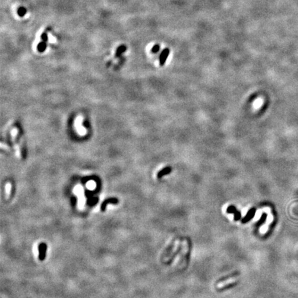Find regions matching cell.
<instances>
[{
  "label": "cell",
  "instance_id": "7",
  "mask_svg": "<svg viewBox=\"0 0 298 298\" xmlns=\"http://www.w3.org/2000/svg\"><path fill=\"white\" fill-rule=\"evenodd\" d=\"M46 44L45 42H42L38 44L37 45V50L40 53H43L45 51V50L46 49Z\"/></svg>",
  "mask_w": 298,
  "mask_h": 298
},
{
  "label": "cell",
  "instance_id": "5",
  "mask_svg": "<svg viewBox=\"0 0 298 298\" xmlns=\"http://www.w3.org/2000/svg\"><path fill=\"white\" fill-rule=\"evenodd\" d=\"M171 168L169 167L164 168H163L162 170H161L160 171L157 173V177H158V178H161V177L164 176V175H168V174H169L171 172Z\"/></svg>",
  "mask_w": 298,
  "mask_h": 298
},
{
  "label": "cell",
  "instance_id": "2",
  "mask_svg": "<svg viewBox=\"0 0 298 298\" xmlns=\"http://www.w3.org/2000/svg\"><path fill=\"white\" fill-rule=\"evenodd\" d=\"M118 202L119 200H118V198H110L106 199L103 202H102V205H101V211H102V212H104V211H106V208L107 205H108V204H118Z\"/></svg>",
  "mask_w": 298,
  "mask_h": 298
},
{
  "label": "cell",
  "instance_id": "4",
  "mask_svg": "<svg viewBox=\"0 0 298 298\" xmlns=\"http://www.w3.org/2000/svg\"><path fill=\"white\" fill-rule=\"evenodd\" d=\"M237 278H229V279L224 280V281H221V282H220V283H219V284H217V288H218V289H221V288H224V286H227V285H229V284H232V283L235 282V281H237Z\"/></svg>",
  "mask_w": 298,
  "mask_h": 298
},
{
  "label": "cell",
  "instance_id": "3",
  "mask_svg": "<svg viewBox=\"0 0 298 298\" xmlns=\"http://www.w3.org/2000/svg\"><path fill=\"white\" fill-rule=\"evenodd\" d=\"M169 53H170V50L169 48H166L162 50V53H161L160 56H159V64L160 66H164V63L167 61V59L168 57Z\"/></svg>",
  "mask_w": 298,
  "mask_h": 298
},
{
  "label": "cell",
  "instance_id": "9",
  "mask_svg": "<svg viewBox=\"0 0 298 298\" xmlns=\"http://www.w3.org/2000/svg\"><path fill=\"white\" fill-rule=\"evenodd\" d=\"M228 212H229V213H235V219H238L239 218V213H237V212H236V211H235V208H234V207H230V208H229V209H228Z\"/></svg>",
  "mask_w": 298,
  "mask_h": 298
},
{
  "label": "cell",
  "instance_id": "12",
  "mask_svg": "<svg viewBox=\"0 0 298 298\" xmlns=\"http://www.w3.org/2000/svg\"><path fill=\"white\" fill-rule=\"evenodd\" d=\"M41 38H42L43 42H46L47 41H48V35L46 34V32H43V33L42 34V35H41Z\"/></svg>",
  "mask_w": 298,
  "mask_h": 298
},
{
  "label": "cell",
  "instance_id": "10",
  "mask_svg": "<svg viewBox=\"0 0 298 298\" xmlns=\"http://www.w3.org/2000/svg\"><path fill=\"white\" fill-rule=\"evenodd\" d=\"M159 49H160V46H159V44H155L153 46L152 49H151V51H152L153 53H156L159 51Z\"/></svg>",
  "mask_w": 298,
  "mask_h": 298
},
{
  "label": "cell",
  "instance_id": "1",
  "mask_svg": "<svg viewBox=\"0 0 298 298\" xmlns=\"http://www.w3.org/2000/svg\"><path fill=\"white\" fill-rule=\"evenodd\" d=\"M38 251L39 255L38 259L40 261H44L46 257V251H47V245L46 244L42 242L39 244L38 246Z\"/></svg>",
  "mask_w": 298,
  "mask_h": 298
},
{
  "label": "cell",
  "instance_id": "6",
  "mask_svg": "<svg viewBox=\"0 0 298 298\" xmlns=\"http://www.w3.org/2000/svg\"><path fill=\"white\" fill-rule=\"evenodd\" d=\"M126 46H124V45L120 46L118 47V49H117L116 53H115V56H116V57L120 56V55H121L122 53H124V52L126 51Z\"/></svg>",
  "mask_w": 298,
  "mask_h": 298
},
{
  "label": "cell",
  "instance_id": "8",
  "mask_svg": "<svg viewBox=\"0 0 298 298\" xmlns=\"http://www.w3.org/2000/svg\"><path fill=\"white\" fill-rule=\"evenodd\" d=\"M26 9H25L24 7H20L19 8L18 10H17V14H18V15L19 16V17H24V15H25L26 13Z\"/></svg>",
  "mask_w": 298,
  "mask_h": 298
},
{
  "label": "cell",
  "instance_id": "11",
  "mask_svg": "<svg viewBox=\"0 0 298 298\" xmlns=\"http://www.w3.org/2000/svg\"><path fill=\"white\" fill-rule=\"evenodd\" d=\"M254 213H255V211H254V210H251V211H250V212H249L248 214L247 215H248V216H247V217H246L245 219H244V221H247V220H248V219H250V218H251L252 217H253V215H254Z\"/></svg>",
  "mask_w": 298,
  "mask_h": 298
}]
</instances>
